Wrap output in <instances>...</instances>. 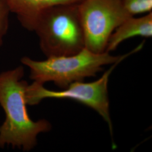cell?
Listing matches in <instances>:
<instances>
[{"label":"cell","instance_id":"cell-4","mask_svg":"<svg viewBox=\"0 0 152 152\" xmlns=\"http://www.w3.org/2000/svg\"><path fill=\"white\" fill-rule=\"evenodd\" d=\"M120 62L112 64L108 70L96 81L91 82L77 81L73 82L61 91L50 90L44 85L33 82L28 85L26 90L28 105H34L39 103L44 99H69L80 102L96 112L108 125L111 135L113 126L110 113L108 96L109 76Z\"/></svg>","mask_w":152,"mask_h":152},{"label":"cell","instance_id":"cell-3","mask_svg":"<svg viewBox=\"0 0 152 152\" xmlns=\"http://www.w3.org/2000/svg\"><path fill=\"white\" fill-rule=\"evenodd\" d=\"M79 4L50 7L33 22L31 31L37 35L40 49L47 58L75 55L85 48Z\"/></svg>","mask_w":152,"mask_h":152},{"label":"cell","instance_id":"cell-6","mask_svg":"<svg viewBox=\"0 0 152 152\" xmlns=\"http://www.w3.org/2000/svg\"><path fill=\"white\" fill-rule=\"evenodd\" d=\"M11 13L16 15L22 27L31 31L33 23L46 9L65 4H79L82 0H6Z\"/></svg>","mask_w":152,"mask_h":152},{"label":"cell","instance_id":"cell-9","mask_svg":"<svg viewBox=\"0 0 152 152\" xmlns=\"http://www.w3.org/2000/svg\"><path fill=\"white\" fill-rule=\"evenodd\" d=\"M11 12L6 0H0V49L9 27V17Z\"/></svg>","mask_w":152,"mask_h":152},{"label":"cell","instance_id":"cell-2","mask_svg":"<svg viewBox=\"0 0 152 152\" xmlns=\"http://www.w3.org/2000/svg\"><path fill=\"white\" fill-rule=\"evenodd\" d=\"M143 44L141 43L128 54L121 56H113L107 52L95 53L84 48L75 55L49 57L41 61L24 56L20 61L29 68V78L33 81L42 85L53 82L64 89L73 82L83 81L85 78L96 76L103 70L104 65L122 61L128 56L140 50Z\"/></svg>","mask_w":152,"mask_h":152},{"label":"cell","instance_id":"cell-8","mask_svg":"<svg viewBox=\"0 0 152 152\" xmlns=\"http://www.w3.org/2000/svg\"><path fill=\"white\" fill-rule=\"evenodd\" d=\"M124 8L130 16L151 12L152 0H121Z\"/></svg>","mask_w":152,"mask_h":152},{"label":"cell","instance_id":"cell-5","mask_svg":"<svg viewBox=\"0 0 152 152\" xmlns=\"http://www.w3.org/2000/svg\"><path fill=\"white\" fill-rule=\"evenodd\" d=\"M78 7L85 48L98 54L106 52L111 34L131 17L121 0H82Z\"/></svg>","mask_w":152,"mask_h":152},{"label":"cell","instance_id":"cell-1","mask_svg":"<svg viewBox=\"0 0 152 152\" xmlns=\"http://www.w3.org/2000/svg\"><path fill=\"white\" fill-rule=\"evenodd\" d=\"M22 65L0 73V105L5 119L0 126V148L11 146L29 152L37 144V137L51 130L50 122L45 119L34 121L27 110V82L23 80Z\"/></svg>","mask_w":152,"mask_h":152},{"label":"cell","instance_id":"cell-7","mask_svg":"<svg viewBox=\"0 0 152 152\" xmlns=\"http://www.w3.org/2000/svg\"><path fill=\"white\" fill-rule=\"evenodd\" d=\"M135 36L152 37V11L142 17L131 16L126 19L111 34L105 51L110 53L114 51L123 41Z\"/></svg>","mask_w":152,"mask_h":152}]
</instances>
